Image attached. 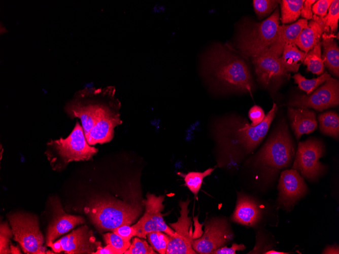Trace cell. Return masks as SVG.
<instances>
[{"mask_svg":"<svg viewBox=\"0 0 339 254\" xmlns=\"http://www.w3.org/2000/svg\"><path fill=\"white\" fill-rule=\"evenodd\" d=\"M201 71L214 89L251 95L254 90L253 78L246 62L222 45L212 46L204 54Z\"/></svg>","mask_w":339,"mask_h":254,"instance_id":"7a4b0ae2","label":"cell"},{"mask_svg":"<svg viewBox=\"0 0 339 254\" xmlns=\"http://www.w3.org/2000/svg\"><path fill=\"white\" fill-rule=\"evenodd\" d=\"M333 34L323 32L322 35L323 54L321 55L324 66L335 77L339 76V48Z\"/></svg>","mask_w":339,"mask_h":254,"instance_id":"7402d4cb","label":"cell"},{"mask_svg":"<svg viewBox=\"0 0 339 254\" xmlns=\"http://www.w3.org/2000/svg\"><path fill=\"white\" fill-rule=\"evenodd\" d=\"M316 2L315 0L304 1L302 8L300 12V15L303 19H311L313 18V12L312 10V5Z\"/></svg>","mask_w":339,"mask_h":254,"instance_id":"ab89813d","label":"cell"},{"mask_svg":"<svg viewBox=\"0 0 339 254\" xmlns=\"http://www.w3.org/2000/svg\"><path fill=\"white\" fill-rule=\"evenodd\" d=\"M302 63L307 66L308 71L317 75L323 73L324 65L321 57L320 41L307 53Z\"/></svg>","mask_w":339,"mask_h":254,"instance_id":"4316f807","label":"cell"},{"mask_svg":"<svg viewBox=\"0 0 339 254\" xmlns=\"http://www.w3.org/2000/svg\"><path fill=\"white\" fill-rule=\"evenodd\" d=\"M257 81L264 88L277 89L289 74L284 67L281 56L265 51L251 58Z\"/></svg>","mask_w":339,"mask_h":254,"instance_id":"7c38bea8","label":"cell"},{"mask_svg":"<svg viewBox=\"0 0 339 254\" xmlns=\"http://www.w3.org/2000/svg\"><path fill=\"white\" fill-rule=\"evenodd\" d=\"M323 32L319 24L313 20L302 30L295 41L294 44L301 51L307 53L320 42Z\"/></svg>","mask_w":339,"mask_h":254,"instance_id":"603a6c76","label":"cell"},{"mask_svg":"<svg viewBox=\"0 0 339 254\" xmlns=\"http://www.w3.org/2000/svg\"><path fill=\"white\" fill-rule=\"evenodd\" d=\"M263 109L258 105H254L250 108L248 112V117L251 121L252 126H256L260 124L265 117Z\"/></svg>","mask_w":339,"mask_h":254,"instance_id":"d590c367","label":"cell"},{"mask_svg":"<svg viewBox=\"0 0 339 254\" xmlns=\"http://www.w3.org/2000/svg\"><path fill=\"white\" fill-rule=\"evenodd\" d=\"M280 2L275 0H254L253 5L256 14L261 18L270 13Z\"/></svg>","mask_w":339,"mask_h":254,"instance_id":"836d02e7","label":"cell"},{"mask_svg":"<svg viewBox=\"0 0 339 254\" xmlns=\"http://www.w3.org/2000/svg\"><path fill=\"white\" fill-rule=\"evenodd\" d=\"M307 53L298 49L294 43L284 45L282 53V64L287 71L296 72Z\"/></svg>","mask_w":339,"mask_h":254,"instance_id":"cb8c5ba5","label":"cell"},{"mask_svg":"<svg viewBox=\"0 0 339 254\" xmlns=\"http://www.w3.org/2000/svg\"><path fill=\"white\" fill-rule=\"evenodd\" d=\"M124 253L156 254L157 252L154 250L151 245L148 244L146 241L135 237L132 239V243Z\"/></svg>","mask_w":339,"mask_h":254,"instance_id":"d6a6232c","label":"cell"},{"mask_svg":"<svg viewBox=\"0 0 339 254\" xmlns=\"http://www.w3.org/2000/svg\"><path fill=\"white\" fill-rule=\"evenodd\" d=\"M278 189L277 204L287 211H291L308 192L302 177L294 169H287L281 172Z\"/></svg>","mask_w":339,"mask_h":254,"instance_id":"2e32d148","label":"cell"},{"mask_svg":"<svg viewBox=\"0 0 339 254\" xmlns=\"http://www.w3.org/2000/svg\"><path fill=\"white\" fill-rule=\"evenodd\" d=\"M330 77L331 76L326 71L319 77L312 79H306L300 73L295 74L292 78L294 83L298 85L299 88L306 92L307 95H310Z\"/></svg>","mask_w":339,"mask_h":254,"instance_id":"f1b7e54d","label":"cell"},{"mask_svg":"<svg viewBox=\"0 0 339 254\" xmlns=\"http://www.w3.org/2000/svg\"><path fill=\"white\" fill-rule=\"evenodd\" d=\"M280 26L278 9L260 23H246L242 27L238 39L240 52L245 57L257 56L275 42Z\"/></svg>","mask_w":339,"mask_h":254,"instance_id":"52a82bcc","label":"cell"},{"mask_svg":"<svg viewBox=\"0 0 339 254\" xmlns=\"http://www.w3.org/2000/svg\"><path fill=\"white\" fill-rule=\"evenodd\" d=\"M14 240L25 253H46L44 238L37 217L30 214L16 213L9 216Z\"/></svg>","mask_w":339,"mask_h":254,"instance_id":"ba28073f","label":"cell"},{"mask_svg":"<svg viewBox=\"0 0 339 254\" xmlns=\"http://www.w3.org/2000/svg\"><path fill=\"white\" fill-rule=\"evenodd\" d=\"M149 243L155 251L160 254L166 253L170 236L160 232H152L147 234Z\"/></svg>","mask_w":339,"mask_h":254,"instance_id":"4dcf8cb0","label":"cell"},{"mask_svg":"<svg viewBox=\"0 0 339 254\" xmlns=\"http://www.w3.org/2000/svg\"><path fill=\"white\" fill-rule=\"evenodd\" d=\"M332 0H319L312 5V12L314 15L324 17L327 13L328 10Z\"/></svg>","mask_w":339,"mask_h":254,"instance_id":"8d00e7d4","label":"cell"},{"mask_svg":"<svg viewBox=\"0 0 339 254\" xmlns=\"http://www.w3.org/2000/svg\"><path fill=\"white\" fill-rule=\"evenodd\" d=\"M47 146L45 154L52 168L56 171L63 170L72 161L89 160L98 152L97 149L88 143L83 128L78 121L67 137L52 139Z\"/></svg>","mask_w":339,"mask_h":254,"instance_id":"5b68a950","label":"cell"},{"mask_svg":"<svg viewBox=\"0 0 339 254\" xmlns=\"http://www.w3.org/2000/svg\"><path fill=\"white\" fill-rule=\"evenodd\" d=\"M113 232L121 236L125 240L129 241L130 239L136 236V231L131 226L123 225L113 230Z\"/></svg>","mask_w":339,"mask_h":254,"instance_id":"74e56055","label":"cell"},{"mask_svg":"<svg viewBox=\"0 0 339 254\" xmlns=\"http://www.w3.org/2000/svg\"><path fill=\"white\" fill-rule=\"evenodd\" d=\"M312 19L319 24L324 32L336 31L339 19V1L332 0L328 10V13L324 17L314 15Z\"/></svg>","mask_w":339,"mask_h":254,"instance_id":"d4e9b609","label":"cell"},{"mask_svg":"<svg viewBox=\"0 0 339 254\" xmlns=\"http://www.w3.org/2000/svg\"><path fill=\"white\" fill-rule=\"evenodd\" d=\"M295 156V145L284 120L277 124L263 145L252 158V165L261 178L270 182L290 166Z\"/></svg>","mask_w":339,"mask_h":254,"instance_id":"3957f363","label":"cell"},{"mask_svg":"<svg viewBox=\"0 0 339 254\" xmlns=\"http://www.w3.org/2000/svg\"><path fill=\"white\" fill-rule=\"evenodd\" d=\"M84 222L82 216L66 214L59 203H55L53 219L47 232L46 245L50 246L57 237Z\"/></svg>","mask_w":339,"mask_h":254,"instance_id":"ac0fdd59","label":"cell"},{"mask_svg":"<svg viewBox=\"0 0 339 254\" xmlns=\"http://www.w3.org/2000/svg\"><path fill=\"white\" fill-rule=\"evenodd\" d=\"M323 253H339L338 245H334L327 246L323 251Z\"/></svg>","mask_w":339,"mask_h":254,"instance_id":"b9f144b4","label":"cell"},{"mask_svg":"<svg viewBox=\"0 0 339 254\" xmlns=\"http://www.w3.org/2000/svg\"><path fill=\"white\" fill-rule=\"evenodd\" d=\"M114 92L112 87L103 89L86 87L76 93L65 105V112L71 118L80 119L85 137L115 99Z\"/></svg>","mask_w":339,"mask_h":254,"instance_id":"277c9868","label":"cell"},{"mask_svg":"<svg viewBox=\"0 0 339 254\" xmlns=\"http://www.w3.org/2000/svg\"><path fill=\"white\" fill-rule=\"evenodd\" d=\"M318 120L321 132L335 139L339 136V116L333 111H328L319 115Z\"/></svg>","mask_w":339,"mask_h":254,"instance_id":"484cf974","label":"cell"},{"mask_svg":"<svg viewBox=\"0 0 339 254\" xmlns=\"http://www.w3.org/2000/svg\"><path fill=\"white\" fill-rule=\"evenodd\" d=\"M264 253L266 254H287L288 253L287 252H281V251H277L276 250H270L268 251L265 252Z\"/></svg>","mask_w":339,"mask_h":254,"instance_id":"ee69618b","label":"cell"},{"mask_svg":"<svg viewBox=\"0 0 339 254\" xmlns=\"http://www.w3.org/2000/svg\"><path fill=\"white\" fill-rule=\"evenodd\" d=\"M163 196H156L147 194L146 199L143 201L145 211L142 217L134 225H132L136 231V236L145 238L152 232L160 231L171 237L175 236V232L164 221L161 213L164 206Z\"/></svg>","mask_w":339,"mask_h":254,"instance_id":"30bf717a","label":"cell"},{"mask_svg":"<svg viewBox=\"0 0 339 254\" xmlns=\"http://www.w3.org/2000/svg\"><path fill=\"white\" fill-rule=\"evenodd\" d=\"M141 208L120 201L100 199L92 202L85 211L99 230L113 231L123 225H131L139 216Z\"/></svg>","mask_w":339,"mask_h":254,"instance_id":"8992f818","label":"cell"},{"mask_svg":"<svg viewBox=\"0 0 339 254\" xmlns=\"http://www.w3.org/2000/svg\"><path fill=\"white\" fill-rule=\"evenodd\" d=\"M287 113L291 127L297 140L304 134L313 132L317 127L316 114L313 111L289 106Z\"/></svg>","mask_w":339,"mask_h":254,"instance_id":"ffe728a7","label":"cell"},{"mask_svg":"<svg viewBox=\"0 0 339 254\" xmlns=\"http://www.w3.org/2000/svg\"><path fill=\"white\" fill-rule=\"evenodd\" d=\"M92 254H120V253L111 245L107 244L104 247L101 246L98 247L97 249L93 252Z\"/></svg>","mask_w":339,"mask_h":254,"instance_id":"60d3db41","label":"cell"},{"mask_svg":"<svg viewBox=\"0 0 339 254\" xmlns=\"http://www.w3.org/2000/svg\"><path fill=\"white\" fill-rule=\"evenodd\" d=\"M214 170V168H209L203 172H188L184 175L185 186L196 196L201 188L204 178L210 175Z\"/></svg>","mask_w":339,"mask_h":254,"instance_id":"f546056e","label":"cell"},{"mask_svg":"<svg viewBox=\"0 0 339 254\" xmlns=\"http://www.w3.org/2000/svg\"><path fill=\"white\" fill-rule=\"evenodd\" d=\"M246 249L243 244L234 243L230 247L223 246L210 253V254H235L236 251L244 250Z\"/></svg>","mask_w":339,"mask_h":254,"instance_id":"f35d334b","label":"cell"},{"mask_svg":"<svg viewBox=\"0 0 339 254\" xmlns=\"http://www.w3.org/2000/svg\"><path fill=\"white\" fill-rule=\"evenodd\" d=\"M107 244H110L117 250L120 254L124 253L129 247L130 241H126L121 236L114 233H108L103 235Z\"/></svg>","mask_w":339,"mask_h":254,"instance_id":"1f68e13d","label":"cell"},{"mask_svg":"<svg viewBox=\"0 0 339 254\" xmlns=\"http://www.w3.org/2000/svg\"><path fill=\"white\" fill-rule=\"evenodd\" d=\"M273 103L263 121L252 126L245 118L230 115L215 119L210 132L216 148L219 167H235L251 154L266 136L277 111Z\"/></svg>","mask_w":339,"mask_h":254,"instance_id":"6da1fadb","label":"cell"},{"mask_svg":"<svg viewBox=\"0 0 339 254\" xmlns=\"http://www.w3.org/2000/svg\"><path fill=\"white\" fill-rule=\"evenodd\" d=\"M338 103V80L331 77L312 94L295 95L288 102L290 107L312 108L318 111L336 106Z\"/></svg>","mask_w":339,"mask_h":254,"instance_id":"8fae6325","label":"cell"},{"mask_svg":"<svg viewBox=\"0 0 339 254\" xmlns=\"http://www.w3.org/2000/svg\"><path fill=\"white\" fill-rule=\"evenodd\" d=\"M262 217V212L256 201L251 197L238 193L236 206L231 220L241 225L254 227Z\"/></svg>","mask_w":339,"mask_h":254,"instance_id":"d6986e66","label":"cell"},{"mask_svg":"<svg viewBox=\"0 0 339 254\" xmlns=\"http://www.w3.org/2000/svg\"><path fill=\"white\" fill-rule=\"evenodd\" d=\"M100 246L101 243L96 240L93 232L83 225L53 242L50 247L55 252L92 254Z\"/></svg>","mask_w":339,"mask_h":254,"instance_id":"9a60e30c","label":"cell"},{"mask_svg":"<svg viewBox=\"0 0 339 254\" xmlns=\"http://www.w3.org/2000/svg\"><path fill=\"white\" fill-rule=\"evenodd\" d=\"M233 237V232L227 220L214 217L205 224L202 236L193 240L192 248L196 253H210L229 242Z\"/></svg>","mask_w":339,"mask_h":254,"instance_id":"4fadbf2b","label":"cell"},{"mask_svg":"<svg viewBox=\"0 0 339 254\" xmlns=\"http://www.w3.org/2000/svg\"><path fill=\"white\" fill-rule=\"evenodd\" d=\"M304 0H283L281 2V21L283 24L293 22L300 15Z\"/></svg>","mask_w":339,"mask_h":254,"instance_id":"83f0119b","label":"cell"},{"mask_svg":"<svg viewBox=\"0 0 339 254\" xmlns=\"http://www.w3.org/2000/svg\"><path fill=\"white\" fill-rule=\"evenodd\" d=\"M119 104L115 99L91 129L86 137L90 146L108 142L112 139L114 128L122 122L118 113Z\"/></svg>","mask_w":339,"mask_h":254,"instance_id":"e0dca14e","label":"cell"},{"mask_svg":"<svg viewBox=\"0 0 339 254\" xmlns=\"http://www.w3.org/2000/svg\"><path fill=\"white\" fill-rule=\"evenodd\" d=\"M190 200L179 202L180 216L178 221L170 224L175 232V237H170L166 254H195L192 248V242L196 238L192 232L191 217L188 216V206Z\"/></svg>","mask_w":339,"mask_h":254,"instance_id":"5bb4252c","label":"cell"},{"mask_svg":"<svg viewBox=\"0 0 339 254\" xmlns=\"http://www.w3.org/2000/svg\"><path fill=\"white\" fill-rule=\"evenodd\" d=\"M10 248L11 253L12 254L21 253L18 246H16L11 244L10 246Z\"/></svg>","mask_w":339,"mask_h":254,"instance_id":"7bdbcfd3","label":"cell"},{"mask_svg":"<svg viewBox=\"0 0 339 254\" xmlns=\"http://www.w3.org/2000/svg\"><path fill=\"white\" fill-rule=\"evenodd\" d=\"M308 24V20L302 18L289 25H280L277 38L265 51L276 56H281L284 45L294 43L300 32L307 26Z\"/></svg>","mask_w":339,"mask_h":254,"instance_id":"44dd1931","label":"cell"},{"mask_svg":"<svg viewBox=\"0 0 339 254\" xmlns=\"http://www.w3.org/2000/svg\"><path fill=\"white\" fill-rule=\"evenodd\" d=\"M13 232L10 229L8 223L5 222L1 224L0 227V253H11L10 240Z\"/></svg>","mask_w":339,"mask_h":254,"instance_id":"e575fe53","label":"cell"},{"mask_svg":"<svg viewBox=\"0 0 339 254\" xmlns=\"http://www.w3.org/2000/svg\"><path fill=\"white\" fill-rule=\"evenodd\" d=\"M324 146L319 140L309 138L298 144L292 169L309 180H315L323 174L325 166L320 159L324 154Z\"/></svg>","mask_w":339,"mask_h":254,"instance_id":"9c48e42d","label":"cell"}]
</instances>
